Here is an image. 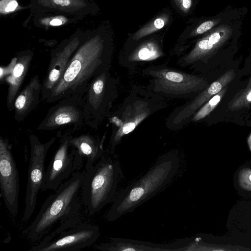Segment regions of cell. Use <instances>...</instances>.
I'll use <instances>...</instances> for the list:
<instances>
[{"label": "cell", "mask_w": 251, "mask_h": 251, "mask_svg": "<svg viewBox=\"0 0 251 251\" xmlns=\"http://www.w3.org/2000/svg\"><path fill=\"white\" fill-rule=\"evenodd\" d=\"M62 24V22L58 19H54L50 22V25H59Z\"/></svg>", "instance_id": "obj_29"}, {"label": "cell", "mask_w": 251, "mask_h": 251, "mask_svg": "<svg viewBox=\"0 0 251 251\" xmlns=\"http://www.w3.org/2000/svg\"><path fill=\"white\" fill-rule=\"evenodd\" d=\"M56 140L52 137L48 142L42 143L34 135L29 137L31 150L27 173V183L25 198V208L22 220L28 221L34 212L37 194L43 182L45 160L48 150Z\"/></svg>", "instance_id": "obj_5"}, {"label": "cell", "mask_w": 251, "mask_h": 251, "mask_svg": "<svg viewBox=\"0 0 251 251\" xmlns=\"http://www.w3.org/2000/svg\"><path fill=\"white\" fill-rule=\"evenodd\" d=\"M112 83L108 71L96 76L83 96L84 123L96 128L111 101Z\"/></svg>", "instance_id": "obj_7"}, {"label": "cell", "mask_w": 251, "mask_h": 251, "mask_svg": "<svg viewBox=\"0 0 251 251\" xmlns=\"http://www.w3.org/2000/svg\"><path fill=\"white\" fill-rule=\"evenodd\" d=\"M223 20V18L219 17L216 19L205 20L200 24L188 34V38H192L203 34L218 25Z\"/></svg>", "instance_id": "obj_25"}, {"label": "cell", "mask_w": 251, "mask_h": 251, "mask_svg": "<svg viewBox=\"0 0 251 251\" xmlns=\"http://www.w3.org/2000/svg\"><path fill=\"white\" fill-rule=\"evenodd\" d=\"M85 171L74 172L42 204L31 224L24 230L32 241L48 240L82 222L79 194Z\"/></svg>", "instance_id": "obj_1"}, {"label": "cell", "mask_w": 251, "mask_h": 251, "mask_svg": "<svg viewBox=\"0 0 251 251\" xmlns=\"http://www.w3.org/2000/svg\"><path fill=\"white\" fill-rule=\"evenodd\" d=\"M84 123L83 96L73 95L50 107L37 129L52 130L66 126L78 128Z\"/></svg>", "instance_id": "obj_8"}, {"label": "cell", "mask_w": 251, "mask_h": 251, "mask_svg": "<svg viewBox=\"0 0 251 251\" xmlns=\"http://www.w3.org/2000/svg\"><path fill=\"white\" fill-rule=\"evenodd\" d=\"M236 183L240 191L251 195V165L240 168L236 175Z\"/></svg>", "instance_id": "obj_24"}, {"label": "cell", "mask_w": 251, "mask_h": 251, "mask_svg": "<svg viewBox=\"0 0 251 251\" xmlns=\"http://www.w3.org/2000/svg\"><path fill=\"white\" fill-rule=\"evenodd\" d=\"M181 240L182 247L181 251L251 250L249 249L239 246L217 245L206 243L201 241L199 238L182 239Z\"/></svg>", "instance_id": "obj_20"}, {"label": "cell", "mask_w": 251, "mask_h": 251, "mask_svg": "<svg viewBox=\"0 0 251 251\" xmlns=\"http://www.w3.org/2000/svg\"><path fill=\"white\" fill-rule=\"evenodd\" d=\"M235 77V73L232 69L229 70L219 76L178 113L175 118V123L179 124L194 114L211 98L228 85Z\"/></svg>", "instance_id": "obj_15"}, {"label": "cell", "mask_w": 251, "mask_h": 251, "mask_svg": "<svg viewBox=\"0 0 251 251\" xmlns=\"http://www.w3.org/2000/svg\"><path fill=\"white\" fill-rule=\"evenodd\" d=\"M249 125L251 126V121L249 123Z\"/></svg>", "instance_id": "obj_31"}, {"label": "cell", "mask_w": 251, "mask_h": 251, "mask_svg": "<svg viewBox=\"0 0 251 251\" xmlns=\"http://www.w3.org/2000/svg\"><path fill=\"white\" fill-rule=\"evenodd\" d=\"M18 5V3L16 1L12 0L10 1L7 5L5 8V11L9 12L14 11Z\"/></svg>", "instance_id": "obj_27"}, {"label": "cell", "mask_w": 251, "mask_h": 251, "mask_svg": "<svg viewBox=\"0 0 251 251\" xmlns=\"http://www.w3.org/2000/svg\"><path fill=\"white\" fill-rule=\"evenodd\" d=\"M53 1L56 4L62 6H66L70 4L69 0H53Z\"/></svg>", "instance_id": "obj_28"}, {"label": "cell", "mask_w": 251, "mask_h": 251, "mask_svg": "<svg viewBox=\"0 0 251 251\" xmlns=\"http://www.w3.org/2000/svg\"><path fill=\"white\" fill-rule=\"evenodd\" d=\"M234 31L231 24H222L214 27L197 41L193 49L184 57L183 62L189 65L208 59L229 40Z\"/></svg>", "instance_id": "obj_12"}, {"label": "cell", "mask_w": 251, "mask_h": 251, "mask_svg": "<svg viewBox=\"0 0 251 251\" xmlns=\"http://www.w3.org/2000/svg\"><path fill=\"white\" fill-rule=\"evenodd\" d=\"M177 241L171 244H156L144 241L110 238L108 242L95 246L103 251H177Z\"/></svg>", "instance_id": "obj_16"}, {"label": "cell", "mask_w": 251, "mask_h": 251, "mask_svg": "<svg viewBox=\"0 0 251 251\" xmlns=\"http://www.w3.org/2000/svg\"><path fill=\"white\" fill-rule=\"evenodd\" d=\"M110 54L100 44L85 45L73 54L61 78L46 100L56 102L73 95L84 96L91 81L108 71Z\"/></svg>", "instance_id": "obj_2"}, {"label": "cell", "mask_w": 251, "mask_h": 251, "mask_svg": "<svg viewBox=\"0 0 251 251\" xmlns=\"http://www.w3.org/2000/svg\"><path fill=\"white\" fill-rule=\"evenodd\" d=\"M179 166V159L176 153L162 156L145 175L115 197L107 214V221L112 222L132 212L161 191L172 181Z\"/></svg>", "instance_id": "obj_3"}, {"label": "cell", "mask_w": 251, "mask_h": 251, "mask_svg": "<svg viewBox=\"0 0 251 251\" xmlns=\"http://www.w3.org/2000/svg\"><path fill=\"white\" fill-rule=\"evenodd\" d=\"M247 142L249 147V149L251 151V133L248 138Z\"/></svg>", "instance_id": "obj_30"}, {"label": "cell", "mask_w": 251, "mask_h": 251, "mask_svg": "<svg viewBox=\"0 0 251 251\" xmlns=\"http://www.w3.org/2000/svg\"><path fill=\"white\" fill-rule=\"evenodd\" d=\"M149 111L142 107L139 108L133 116H128L123 124L112 136L110 141L112 148L120 143L123 137L132 132L137 126L144 120L148 115Z\"/></svg>", "instance_id": "obj_19"}, {"label": "cell", "mask_w": 251, "mask_h": 251, "mask_svg": "<svg viewBox=\"0 0 251 251\" xmlns=\"http://www.w3.org/2000/svg\"><path fill=\"white\" fill-rule=\"evenodd\" d=\"M227 90L226 86L204 104L194 115L192 121L197 122L208 116L218 105Z\"/></svg>", "instance_id": "obj_22"}, {"label": "cell", "mask_w": 251, "mask_h": 251, "mask_svg": "<svg viewBox=\"0 0 251 251\" xmlns=\"http://www.w3.org/2000/svg\"><path fill=\"white\" fill-rule=\"evenodd\" d=\"M100 236L98 226L81 222L48 240H41L31 251H75L93 245Z\"/></svg>", "instance_id": "obj_6"}, {"label": "cell", "mask_w": 251, "mask_h": 251, "mask_svg": "<svg viewBox=\"0 0 251 251\" xmlns=\"http://www.w3.org/2000/svg\"><path fill=\"white\" fill-rule=\"evenodd\" d=\"M121 173L118 161L104 156L85 171L81 198L89 214L98 212L114 200Z\"/></svg>", "instance_id": "obj_4"}, {"label": "cell", "mask_w": 251, "mask_h": 251, "mask_svg": "<svg viewBox=\"0 0 251 251\" xmlns=\"http://www.w3.org/2000/svg\"><path fill=\"white\" fill-rule=\"evenodd\" d=\"M163 55L158 42L151 39L139 45L129 57L132 61H147L154 60Z\"/></svg>", "instance_id": "obj_18"}, {"label": "cell", "mask_w": 251, "mask_h": 251, "mask_svg": "<svg viewBox=\"0 0 251 251\" xmlns=\"http://www.w3.org/2000/svg\"><path fill=\"white\" fill-rule=\"evenodd\" d=\"M42 83L37 75L32 77L17 96L14 104L15 119L23 121L39 103Z\"/></svg>", "instance_id": "obj_17"}, {"label": "cell", "mask_w": 251, "mask_h": 251, "mask_svg": "<svg viewBox=\"0 0 251 251\" xmlns=\"http://www.w3.org/2000/svg\"><path fill=\"white\" fill-rule=\"evenodd\" d=\"M72 135L65 133L46 170L41 191L56 190L75 172L74 154L69 151Z\"/></svg>", "instance_id": "obj_10"}, {"label": "cell", "mask_w": 251, "mask_h": 251, "mask_svg": "<svg viewBox=\"0 0 251 251\" xmlns=\"http://www.w3.org/2000/svg\"><path fill=\"white\" fill-rule=\"evenodd\" d=\"M176 8L179 12L187 14L193 5V0H173Z\"/></svg>", "instance_id": "obj_26"}, {"label": "cell", "mask_w": 251, "mask_h": 251, "mask_svg": "<svg viewBox=\"0 0 251 251\" xmlns=\"http://www.w3.org/2000/svg\"><path fill=\"white\" fill-rule=\"evenodd\" d=\"M170 19L171 15L169 13H161L135 32L131 37V40L136 42L159 30L168 24Z\"/></svg>", "instance_id": "obj_21"}, {"label": "cell", "mask_w": 251, "mask_h": 251, "mask_svg": "<svg viewBox=\"0 0 251 251\" xmlns=\"http://www.w3.org/2000/svg\"><path fill=\"white\" fill-rule=\"evenodd\" d=\"M74 154L75 171L79 170L83 165V158L86 159L85 170L92 167L103 154L102 143L88 134L73 137L70 141Z\"/></svg>", "instance_id": "obj_14"}, {"label": "cell", "mask_w": 251, "mask_h": 251, "mask_svg": "<svg viewBox=\"0 0 251 251\" xmlns=\"http://www.w3.org/2000/svg\"><path fill=\"white\" fill-rule=\"evenodd\" d=\"M0 186L1 196L10 213L16 216L19 192V173L7 138L0 137Z\"/></svg>", "instance_id": "obj_9"}, {"label": "cell", "mask_w": 251, "mask_h": 251, "mask_svg": "<svg viewBox=\"0 0 251 251\" xmlns=\"http://www.w3.org/2000/svg\"><path fill=\"white\" fill-rule=\"evenodd\" d=\"M32 56L23 55L14 57L5 67L0 68V79L4 78L8 84L7 106L14 108L15 100L27 74Z\"/></svg>", "instance_id": "obj_13"}, {"label": "cell", "mask_w": 251, "mask_h": 251, "mask_svg": "<svg viewBox=\"0 0 251 251\" xmlns=\"http://www.w3.org/2000/svg\"><path fill=\"white\" fill-rule=\"evenodd\" d=\"M150 73L155 78L157 89L170 94L183 95L203 90L208 86L203 77L171 69L151 70Z\"/></svg>", "instance_id": "obj_11"}, {"label": "cell", "mask_w": 251, "mask_h": 251, "mask_svg": "<svg viewBox=\"0 0 251 251\" xmlns=\"http://www.w3.org/2000/svg\"><path fill=\"white\" fill-rule=\"evenodd\" d=\"M251 104V80L246 88L238 93L228 103V107L231 111H236L249 107Z\"/></svg>", "instance_id": "obj_23"}]
</instances>
